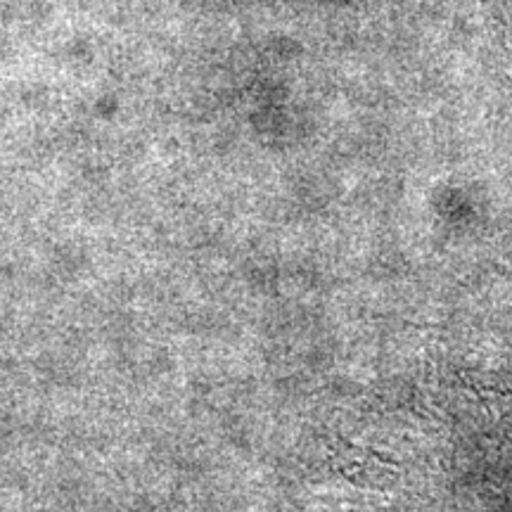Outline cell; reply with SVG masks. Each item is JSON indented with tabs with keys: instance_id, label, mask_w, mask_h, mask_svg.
Instances as JSON below:
<instances>
[{
	"instance_id": "obj_1",
	"label": "cell",
	"mask_w": 512,
	"mask_h": 512,
	"mask_svg": "<svg viewBox=\"0 0 512 512\" xmlns=\"http://www.w3.org/2000/svg\"><path fill=\"white\" fill-rule=\"evenodd\" d=\"M330 463L335 465L339 475L361 489H389L401 475L399 465L392 458L380 456L373 448L351 444L344 437L332 439Z\"/></svg>"
},
{
	"instance_id": "obj_2",
	"label": "cell",
	"mask_w": 512,
	"mask_h": 512,
	"mask_svg": "<svg viewBox=\"0 0 512 512\" xmlns=\"http://www.w3.org/2000/svg\"><path fill=\"white\" fill-rule=\"evenodd\" d=\"M477 401L489 413V418L501 430L505 437H512V389H496L482 387V384H472Z\"/></svg>"
}]
</instances>
